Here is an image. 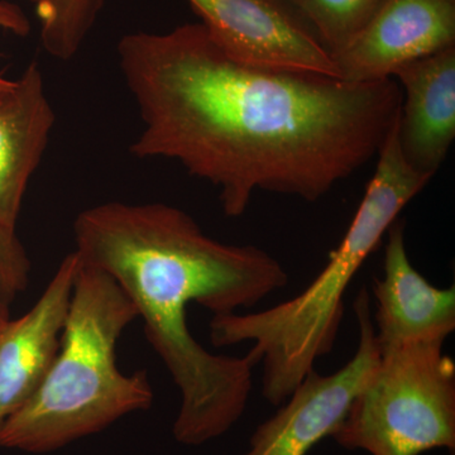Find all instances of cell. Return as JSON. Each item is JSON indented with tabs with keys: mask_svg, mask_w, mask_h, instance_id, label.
Segmentation results:
<instances>
[{
	"mask_svg": "<svg viewBox=\"0 0 455 455\" xmlns=\"http://www.w3.org/2000/svg\"><path fill=\"white\" fill-rule=\"evenodd\" d=\"M353 309L359 329L355 355L337 372L307 373L276 414L257 427L243 455H307L339 427L381 355L366 287Z\"/></svg>",
	"mask_w": 455,
	"mask_h": 455,
	"instance_id": "8992f818",
	"label": "cell"
},
{
	"mask_svg": "<svg viewBox=\"0 0 455 455\" xmlns=\"http://www.w3.org/2000/svg\"><path fill=\"white\" fill-rule=\"evenodd\" d=\"M136 319L122 287L82 260L59 353L40 388L0 427V447L50 453L149 409L147 374L116 363L118 341Z\"/></svg>",
	"mask_w": 455,
	"mask_h": 455,
	"instance_id": "277c9868",
	"label": "cell"
},
{
	"mask_svg": "<svg viewBox=\"0 0 455 455\" xmlns=\"http://www.w3.org/2000/svg\"><path fill=\"white\" fill-rule=\"evenodd\" d=\"M9 319H11V315H9L8 305L0 302V331H3V328L7 324Z\"/></svg>",
	"mask_w": 455,
	"mask_h": 455,
	"instance_id": "e0dca14e",
	"label": "cell"
},
{
	"mask_svg": "<svg viewBox=\"0 0 455 455\" xmlns=\"http://www.w3.org/2000/svg\"><path fill=\"white\" fill-rule=\"evenodd\" d=\"M212 40L243 64L338 77L333 56L283 0H188Z\"/></svg>",
	"mask_w": 455,
	"mask_h": 455,
	"instance_id": "52a82bcc",
	"label": "cell"
},
{
	"mask_svg": "<svg viewBox=\"0 0 455 455\" xmlns=\"http://www.w3.org/2000/svg\"><path fill=\"white\" fill-rule=\"evenodd\" d=\"M118 59L142 122L132 154L211 182L230 218L259 190L322 199L379 155L403 104L395 79L349 83L236 61L202 23L131 33Z\"/></svg>",
	"mask_w": 455,
	"mask_h": 455,
	"instance_id": "6da1fadb",
	"label": "cell"
},
{
	"mask_svg": "<svg viewBox=\"0 0 455 455\" xmlns=\"http://www.w3.org/2000/svg\"><path fill=\"white\" fill-rule=\"evenodd\" d=\"M383 277L374 281L379 350L424 339L445 340L455 331V286H433L412 266L405 245V223L387 230Z\"/></svg>",
	"mask_w": 455,
	"mask_h": 455,
	"instance_id": "30bf717a",
	"label": "cell"
},
{
	"mask_svg": "<svg viewBox=\"0 0 455 455\" xmlns=\"http://www.w3.org/2000/svg\"><path fill=\"white\" fill-rule=\"evenodd\" d=\"M394 79L403 90V154L415 170L434 176L455 137V46L403 66Z\"/></svg>",
	"mask_w": 455,
	"mask_h": 455,
	"instance_id": "8fae6325",
	"label": "cell"
},
{
	"mask_svg": "<svg viewBox=\"0 0 455 455\" xmlns=\"http://www.w3.org/2000/svg\"><path fill=\"white\" fill-rule=\"evenodd\" d=\"M46 52L61 61L73 59L94 28L104 0H31Z\"/></svg>",
	"mask_w": 455,
	"mask_h": 455,
	"instance_id": "4fadbf2b",
	"label": "cell"
},
{
	"mask_svg": "<svg viewBox=\"0 0 455 455\" xmlns=\"http://www.w3.org/2000/svg\"><path fill=\"white\" fill-rule=\"evenodd\" d=\"M75 252L127 293L147 340L181 395L172 427L180 444L199 447L232 429L252 392L247 355L208 352L188 326V307L215 315L259 304L289 283L275 257L254 245L221 243L187 212L163 203L99 204L77 215Z\"/></svg>",
	"mask_w": 455,
	"mask_h": 455,
	"instance_id": "7a4b0ae2",
	"label": "cell"
},
{
	"mask_svg": "<svg viewBox=\"0 0 455 455\" xmlns=\"http://www.w3.org/2000/svg\"><path fill=\"white\" fill-rule=\"evenodd\" d=\"M82 259L68 253L25 315L0 331V427L40 388L55 361Z\"/></svg>",
	"mask_w": 455,
	"mask_h": 455,
	"instance_id": "9c48e42d",
	"label": "cell"
},
{
	"mask_svg": "<svg viewBox=\"0 0 455 455\" xmlns=\"http://www.w3.org/2000/svg\"><path fill=\"white\" fill-rule=\"evenodd\" d=\"M44 75L31 62L0 98V224L16 228L27 188L55 125Z\"/></svg>",
	"mask_w": 455,
	"mask_h": 455,
	"instance_id": "7c38bea8",
	"label": "cell"
},
{
	"mask_svg": "<svg viewBox=\"0 0 455 455\" xmlns=\"http://www.w3.org/2000/svg\"><path fill=\"white\" fill-rule=\"evenodd\" d=\"M333 56L366 26L382 0H283Z\"/></svg>",
	"mask_w": 455,
	"mask_h": 455,
	"instance_id": "5bb4252c",
	"label": "cell"
},
{
	"mask_svg": "<svg viewBox=\"0 0 455 455\" xmlns=\"http://www.w3.org/2000/svg\"><path fill=\"white\" fill-rule=\"evenodd\" d=\"M443 339L381 350L379 362L331 434L340 447L371 455L455 451V363Z\"/></svg>",
	"mask_w": 455,
	"mask_h": 455,
	"instance_id": "5b68a950",
	"label": "cell"
},
{
	"mask_svg": "<svg viewBox=\"0 0 455 455\" xmlns=\"http://www.w3.org/2000/svg\"><path fill=\"white\" fill-rule=\"evenodd\" d=\"M31 259L16 228L0 224V302L11 307L28 286Z\"/></svg>",
	"mask_w": 455,
	"mask_h": 455,
	"instance_id": "9a60e30c",
	"label": "cell"
},
{
	"mask_svg": "<svg viewBox=\"0 0 455 455\" xmlns=\"http://www.w3.org/2000/svg\"><path fill=\"white\" fill-rule=\"evenodd\" d=\"M0 29H5L14 35L25 37L31 31L28 17L20 5L8 0H0ZM14 86V80L0 74V98L8 94Z\"/></svg>",
	"mask_w": 455,
	"mask_h": 455,
	"instance_id": "2e32d148",
	"label": "cell"
},
{
	"mask_svg": "<svg viewBox=\"0 0 455 455\" xmlns=\"http://www.w3.org/2000/svg\"><path fill=\"white\" fill-rule=\"evenodd\" d=\"M398 125L400 118L377 155L376 170L346 235L307 289L259 313L212 316L215 347L253 344L245 355L254 367L262 364V395L271 405H283L315 370L317 359L333 350L347 289L403 209L433 179L407 163Z\"/></svg>",
	"mask_w": 455,
	"mask_h": 455,
	"instance_id": "3957f363",
	"label": "cell"
},
{
	"mask_svg": "<svg viewBox=\"0 0 455 455\" xmlns=\"http://www.w3.org/2000/svg\"><path fill=\"white\" fill-rule=\"evenodd\" d=\"M454 46L455 0H382L333 59L346 82H382L410 62Z\"/></svg>",
	"mask_w": 455,
	"mask_h": 455,
	"instance_id": "ba28073f",
	"label": "cell"
}]
</instances>
